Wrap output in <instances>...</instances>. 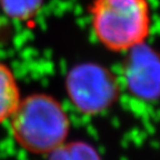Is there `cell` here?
<instances>
[{
  "label": "cell",
  "instance_id": "cell-1",
  "mask_svg": "<svg viewBox=\"0 0 160 160\" xmlns=\"http://www.w3.org/2000/svg\"><path fill=\"white\" fill-rule=\"evenodd\" d=\"M15 142L32 155L47 156L69 139L71 121L56 97L36 92L21 98L9 119Z\"/></svg>",
  "mask_w": 160,
  "mask_h": 160
},
{
  "label": "cell",
  "instance_id": "cell-2",
  "mask_svg": "<svg viewBox=\"0 0 160 160\" xmlns=\"http://www.w3.org/2000/svg\"><path fill=\"white\" fill-rule=\"evenodd\" d=\"M88 11L93 36L111 52L148 42L153 22L149 0H92Z\"/></svg>",
  "mask_w": 160,
  "mask_h": 160
},
{
  "label": "cell",
  "instance_id": "cell-3",
  "mask_svg": "<svg viewBox=\"0 0 160 160\" xmlns=\"http://www.w3.org/2000/svg\"><path fill=\"white\" fill-rule=\"evenodd\" d=\"M68 100L78 112L93 117L113 107L119 99L121 82L108 67L97 61H82L68 70L65 77Z\"/></svg>",
  "mask_w": 160,
  "mask_h": 160
},
{
  "label": "cell",
  "instance_id": "cell-4",
  "mask_svg": "<svg viewBox=\"0 0 160 160\" xmlns=\"http://www.w3.org/2000/svg\"><path fill=\"white\" fill-rule=\"evenodd\" d=\"M121 66L123 87L142 101L160 99V51L145 42L125 53Z\"/></svg>",
  "mask_w": 160,
  "mask_h": 160
},
{
  "label": "cell",
  "instance_id": "cell-5",
  "mask_svg": "<svg viewBox=\"0 0 160 160\" xmlns=\"http://www.w3.org/2000/svg\"><path fill=\"white\" fill-rule=\"evenodd\" d=\"M22 96L12 69L0 61V125L9 121Z\"/></svg>",
  "mask_w": 160,
  "mask_h": 160
},
{
  "label": "cell",
  "instance_id": "cell-6",
  "mask_svg": "<svg viewBox=\"0 0 160 160\" xmlns=\"http://www.w3.org/2000/svg\"><path fill=\"white\" fill-rule=\"evenodd\" d=\"M47 160H102L99 150L85 140H69L47 155Z\"/></svg>",
  "mask_w": 160,
  "mask_h": 160
},
{
  "label": "cell",
  "instance_id": "cell-7",
  "mask_svg": "<svg viewBox=\"0 0 160 160\" xmlns=\"http://www.w3.org/2000/svg\"><path fill=\"white\" fill-rule=\"evenodd\" d=\"M45 0H0V10L9 19L26 22L37 17Z\"/></svg>",
  "mask_w": 160,
  "mask_h": 160
}]
</instances>
